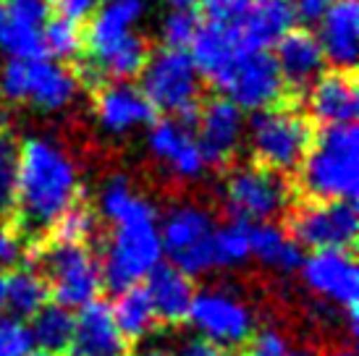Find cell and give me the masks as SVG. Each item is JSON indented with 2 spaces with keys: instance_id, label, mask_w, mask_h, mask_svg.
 I'll use <instances>...</instances> for the list:
<instances>
[{
  "instance_id": "1",
  "label": "cell",
  "mask_w": 359,
  "mask_h": 356,
  "mask_svg": "<svg viewBox=\"0 0 359 356\" xmlns=\"http://www.w3.org/2000/svg\"><path fill=\"white\" fill-rule=\"evenodd\" d=\"M79 165L58 139L27 137L19 142V181L13 207L19 212L21 231H50L53 223L79 202Z\"/></svg>"
},
{
  "instance_id": "2",
  "label": "cell",
  "mask_w": 359,
  "mask_h": 356,
  "mask_svg": "<svg viewBox=\"0 0 359 356\" xmlns=\"http://www.w3.org/2000/svg\"><path fill=\"white\" fill-rule=\"evenodd\" d=\"M299 186L309 199H354L359 189V134L354 123L323 126L299 163Z\"/></svg>"
},
{
  "instance_id": "3",
  "label": "cell",
  "mask_w": 359,
  "mask_h": 356,
  "mask_svg": "<svg viewBox=\"0 0 359 356\" xmlns=\"http://www.w3.org/2000/svg\"><path fill=\"white\" fill-rule=\"evenodd\" d=\"M110 226L113 231L105 238V252L100 259L102 286H108L110 291L140 286L163 259L158 212L150 210Z\"/></svg>"
},
{
  "instance_id": "4",
  "label": "cell",
  "mask_w": 359,
  "mask_h": 356,
  "mask_svg": "<svg viewBox=\"0 0 359 356\" xmlns=\"http://www.w3.org/2000/svg\"><path fill=\"white\" fill-rule=\"evenodd\" d=\"M81 79L60 60L8 58L0 66V97L42 113H60L79 97Z\"/></svg>"
},
{
  "instance_id": "5",
  "label": "cell",
  "mask_w": 359,
  "mask_h": 356,
  "mask_svg": "<svg viewBox=\"0 0 359 356\" xmlns=\"http://www.w3.org/2000/svg\"><path fill=\"white\" fill-rule=\"evenodd\" d=\"M142 92L152 102L155 110L170 113L173 118L191 123L200 108L202 76L189 50L181 48H158L147 55L140 71Z\"/></svg>"
},
{
  "instance_id": "6",
  "label": "cell",
  "mask_w": 359,
  "mask_h": 356,
  "mask_svg": "<svg viewBox=\"0 0 359 356\" xmlns=\"http://www.w3.org/2000/svg\"><path fill=\"white\" fill-rule=\"evenodd\" d=\"M312 126L304 113L291 105H270L255 110L247 121V142L255 163L278 173L297 170L312 142Z\"/></svg>"
},
{
  "instance_id": "7",
  "label": "cell",
  "mask_w": 359,
  "mask_h": 356,
  "mask_svg": "<svg viewBox=\"0 0 359 356\" xmlns=\"http://www.w3.org/2000/svg\"><path fill=\"white\" fill-rule=\"evenodd\" d=\"M223 207L236 223H268L291 205V184L283 173L259 163L236 165L220 186Z\"/></svg>"
},
{
  "instance_id": "8",
  "label": "cell",
  "mask_w": 359,
  "mask_h": 356,
  "mask_svg": "<svg viewBox=\"0 0 359 356\" xmlns=\"http://www.w3.org/2000/svg\"><path fill=\"white\" fill-rule=\"evenodd\" d=\"M40 265L55 304L66 309H81L100 296L102 270L100 259L87 244H63L50 241L40 254Z\"/></svg>"
},
{
  "instance_id": "9",
  "label": "cell",
  "mask_w": 359,
  "mask_h": 356,
  "mask_svg": "<svg viewBox=\"0 0 359 356\" xmlns=\"http://www.w3.org/2000/svg\"><path fill=\"white\" fill-rule=\"evenodd\" d=\"M187 320L200 338L229 348L244 346L257 330V315L252 304L229 286H208L197 291Z\"/></svg>"
},
{
  "instance_id": "10",
  "label": "cell",
  "mask_w": 359,
  "mask_h": 356,
  "mask_svg": "<svg viewBox=\"0 0 359 356\" xmlns=\"http://www.w3.org/2000/svg\"><path fill=\"white\" fill-rule=\"evenodd\" d=\"M289 233L299 247L312 252L320 249H346L357 244L359 215L354 199H309L291 212Z\"/></svg>"
},
{
  "instance_id": "11",
  "label": "cell",
  "mask_w": 359,
  "mask_h": 356,
  "mask_svg": "<svg viewBox=\"0 0 359 356\" xmlns=\"http://www.w3.org/2000/svg\"><path fill=\"white\" fill-rule=\"evenodd\" d=\"M302 283L320 304L357 315L359 294V270L357 262L346 249H320L302 259L299 270Z\"/></svg>"
},
{
  "instance_id": "12",
  "label": "cell",
  "mask_w": 359,
  "mask_h": 356,
  "mask_svg": "<svg viewBox=\"0 0 359 356\" xmlns=\"http://www.w3.org/2000/svg\"><path fill=\"white\" fill-rule=\"evenodd\" d=\"M223 97H229L241 110H262L280 102L286 84L280 79L276 58L268 50L247 48L231 69L229 79L223 81Z\"/></svg>"
},
{
  "instance_id": "13",
  "label": "cell",
  "mask_w": 359,
  "mask_h": 356,
  "mask_svg": "<svg viewBox=\"0 0 359 356\" xmlns=\"http://www.w3.org/2000/svg\"><path fill=\"white\" fill-rule=\"evenodd\" d=\"M197 123V144L208 165H229L239 155L244 137H247V118L239 105L229 97H212L202 102L194 116Z\"/></svg>"
},
{
  "instance_id": "14",
  "label": "cell",
  "mask_w": 359,
  "mask_h": 356,
  "mask_svg": "<svg viewBox=\"0 0 359 356\" xmlns=\"http://www.w3.org/2000/svg\"><path fill=\"white\" fill-rule=\"evenodd\" d=\"M147 147L152 158L179 181H197L208 170L197 137L189 131V123L179 118L158 121V123L152 121L147 131Z\"/></svg>"
},
{
  "instance_id": "15",
  "label": "cell",
  "mask_w": 359,
  "mask_h": 356,
  "mask_svg": "<svg viewBox=\"0 0 359 356\" xmlns=\"http://www.w3.org/2000/svg\"><path fill=\"white\" fill-rule=\"evenodd\" d=\"M0 50L8 58H45L42 29L50 19V0H0Z\"/></svg>"
},
{
  "instance_id": "16",
  "label": "cell",
  "mask_w": 359,
  "mask_h": 356,
  "mask_svg": "<svg viewBox=\"0 0 359 356\" xmlns=\"http://www.w3.org/2000/svg\"><path fill=\"white\" fill-rule=\"evenodd\" d=\"M155 113L158 110L144 97V92L129 81H108L95 95V118L100 129L113 137H126L131 131L150 126Z\"/></svg>"
},
{
  "instance_id": "17",
  "label": "cell",
  "mask_w": 359,
  "mask_h": 356,
  "mask_svg": "<svg viewBox=\"0 0 359 356\" xmlns=\"http://www.w3.org/2000/svg\"><path fill=\"white\" fill-rule=\"evenodd\" d=\"M189 48V55L197 71H200V76L208 79L212 87L220 89L223 81L229 79L231 69L236 66L239 55L247 50V45L241 42L236 24L208 21V24H200Z\"/></svg>"
},
{
  "instance_id": "18",
  "label": "cell",
  "mask_w": 359,
  "mask_h": 356,
  "mask_svg": "<svg viewBox=\"0 0 359 356\" xmlns=\"http://www.w3.org/2000/svg\"><path fill=\"white\" fill-rule=\"evenodd\" d=\"M66 356H129V341L118 330L105 301H90L74 317Z\"/></svg>"
},
{
  "instance_id": "19",
  "label": "cell",
  "mask_w": 359,
  "mask_h": 356,
  "mask_svg": "<svg viewBox=\"0 0 359 356\" xmlns=\"http://www.w3.org/2000/svg\"><path fill=\"white\" fill-rule=\"evenodd\" d=\"M318 42L328 63L339 71H354L359 55V3L330 0L318 19Z\"/></svg>"
},
{
  "instance_id": "20",
  "label": "cell",
  "mask_w": 359,
  "mask_h": 356,
  "mask_svg": "<svg viewBox=\"0 0 359 356\" xmlns=\"http://www.w3.org/2000/svg\"><path fill=\"white\" fill-rule=\"evenodd\" d=\"M307 110L309 118L320 126L336 123H354L359 110L357 81L351 71H330L320 74L307 87Z\"/></svg>"
},
{
  "instance_id": "21",
  "label": "cell",
  "mask_w": 359,
  "mask_h": 356,
  "mask_svg": "<svg viewBox=\"0 0 359 356\" xmlns=\"http://www.w3.org/2000/svg\"><path fill=\"white\" fill-rule=\"evenodd\" d=\"M273 58H276L283 84L294 92H304L325 71V63H328L318 37L312 32L297 29V27L276 42Z\"/></svg>"
},
{
  "instance_id": "22",
  "label": "cell",
  "mask_w": 359,
  "mask_h": 356,
  "mask_svg": "<svg viewBox=\"0 0 359 356\" xmlns=\"http://www.w3.org/2000/svg\"><path fill=\"white\" fill-rule=\"evenodd\" d=\"M158 228L163 254H170L173 265H179L194 249H200L205 238L215 231V218L202 205L184 202V205L168 210V215L158 220Z\"/></svg>"
},
{
  "instance_id": "23",
  "label": "cell",
  "mask_w": 359,
  "mask_h": 356,
  "mask_svg": "<svg viewBox=\"0 0 359 356\" xmlns=\"http://www.w3.org/2000/svg\"><path fill=\"white\" fill-rule=\"evenodd\" d=\"M297 19L299 16L294 0H250V6L233 24L247 48L268 50L297 27Z\"/></svg>"
},
{
  "instance_id": "24",
  "label": "cell",
  "mask_w": 359,
  "mask_h": 356,
  "mask_svg": "<svg viewBox=\"0 0 359 356\" xmlns=\"http://www.w3.org/2000/svg\"><path fill=\"white\" fill-rule=\"evenodd\" d=\"M144 280H147L144 291L150 294L158 322H165V325L184 322L187 315H189L191 299L197 294L191 278L170 262V265H158Z\"/></svg>"
},
{
  "instance_id": "25",
  "label": "cell",
  "mask_w": 359,
  "mask_h": 356,
  "mask_svg": "<svg viewBox=\"0 0 359 356\" xmlns=\"http://www.w3.org/2000/svg\"><path fill=\"white\" fill-rule=\"evenodd\" d=\"M144 13H147V0H102L90 16V27L84 32L87 53L134 34L140 29Z\"/></svg>"
},
{
  "instance_id": "26",
  "label": "cell",
  "mask_w": 359,
  "mask_h": 356,
  "mask_svg": "<svg viewBox=\"0 0 359 356\" xmlns=\"http://www.w3.org/2000/svg\"><path fill=\"white\" fill-rule=\"evenodd\" d=\"M150 55V48L140 32H134L129 37L118 42H110L100 50H92L90 60H87V76L92 81H131L140 76L144 60Z\"/></svg>"
},
{
  "instance_id": "27",
  "label": "cell",
  "mask_w": 359,
  "mask_h": 356,
  "mask_svg": "<svg viewBox=\"0 0 359 356\" xmlns=\"http://www.w3.org/2000/svg\"><path fill=\"white\" fill-rule=\"evenodd\" d=\"M250 236V259H257L262 267H268L278 275H291L302 265V247L294 241L286 228L268 223H247Z\"/></svg>"
},
{
  "instance_id": "28",
  "label": "cell",
  "mask_w": 359,
  "mask_h": 356,
  "mask_svg": "<svg viewBox=\"0 0 359 356\" xmlns=\"http://www.w3.org/2000/svg\"><path fill=\"white\" fill-rule=\"evenodd\" d=\"M118 296L113 301V320L118 330L123 333L126 341H144L152 330L158 327V315L150 301V294L144 291V286H129L123 291H116Z\"/></svg>"
},
{
  "instance_id": "29",
  "label": "cell",
  "mask_w": 359,
  "mask_h": 356,
  "mask_svg": "<svg viewBox=\"0 0 359 356\" xmlns=\"http://www.w3.org/2000/svg\"><path fill=\"white\" fill-rule=\"evenodd\" d=\"M48 283L45 278L32 270V267H13V275L6 278V299L3 307H8V312L19 320L37 315L45 304H48Z\"/></svg>"
},
{
  "instance_id": "30",
  "label": "cell",
  "mask_w": 359,
  "mask_h": 356,
  "mask_svg": "<svg viewBox=\"0 0 359 356\" xmlns=\"http://www.w3.org/2000/svg\"><path fill=\"white\" fill-rule=\"evenodd\" d=\"M29 333L34 348L60 354V351H66L71 333H74V315H71V309L60 307V304H45L37 315H32Z\"/></svg>"
},
{
  "instance_id": "31",
  "label": "cell",
  "mask_w": 359,
  "mask_h": 356,
  "mask_svg": "<svg viewBox=\"0 0 359 356\" xmlns=\"http://www.w3.org/2000/svg\"><path fill=\"white\" fill-rule=\"evenodd\" d=\"M210 252H212V267L215 270H233V267L244 265L250 259L247 223L231 220L229 226H215L212 241H210Z\"/></svg>"
},
{
  "instance_id": "32",
  "label": "cell",
  "mask_w": 359,
  "mask_h": 356,
  "mask_svg": "<svg viewBox=\"0 0 359 356\" xmlns=\"http://www.w3.org/2000/svg\"><path fill=\"white\" fill-rule=\"evenodd\" d=\"M42 50H45V58L53 60L76 58L84 50V34L79 29V21L63 19V16L48 19L42 29Z\"/></svg>"
},
{
  "instance_id": "33",
  "label": "cell",
  "mask_w": 359,
  "mask_h": 356,
  "mask_svg": "<svg viewBox=\"0 0 359 356\" xmlns=\"http://www.w3.org/2000/svg\"><path fill=\"white\" fill-rule=\"evenodd\" d=\"M53 241H63V244H87L97 233V215L92 207H84L76 202L69 212H63L55 223H53Z\"/></svg>"
},
{
  "instance_id": "34",
  "label": "cell",
  "mask_w": 359,
  "mask_h": 356,
  "mask_svg": "<svg viewBox=\"0 0 359 356\" xmlns=\"http://www.w3.org/2000/svg\"><path fill=\"white\" fill-rule=\"evenodd\" d=\"M19 181V139L0 126V218L13 210Z\"/></svg>"
},
{
  "instance_id": "35",
  "label": "cell",
  "mask_w": 359,
  "mask_h": 356,
  "mask_svg": "<svg viewBox=\"0 0 359 356\" xmlns=\"http://www.w3.org/2000/svg\"><path fill=\"white\" fill-rule=\"evenodd\" d=\"M200 29V19L194 11H168L160 21V42L165 48L187 50Z\"/></svg>"
},
{
  "instance_id": "36",
  "label": "cell",
  "mask_w": 359,
  "mask_h": 356,
  "mask_svg": "<svg viewBox=\"0 0 359 356\" xmlns=\"http://www.w3.org/2000/svg\"><path fill=\"white\" fill-rule=\"evenodd\" d=\"M32 348L29 325L13 315H0V356H27Z\"/></svg>"
},
{
  "instance_id": "37",
  "label": "cell",
  "mask_w": 359,
  "mask_h": 356,
  "mask_svg": "<svg viewBox=\"0 0 359 356\" xmlns=\"http://www.w3.org/2000/svg\"><path fill=\"white\" fill-rule=\"evenodd\" d=\"M27 257V238L24 231L13 223L0 220V270H13L21 267Z\"/></svg>"
},
{
  "instance_id": "38",
  "label": "cell",
  "mask_w": 359,
  "mask_h": 356,
  "mask_svg": "<svg viewBox=\"0 0 359 356\" xmlns=\"http://www.w3.org/2000/svg\"><path fill=\"white\" fill-rule=\"evenodd\" d=\"M250 351L247 356H286L289 354V341L276 327H262L255 330V336L247 341Z\"/></svg>"
},
{
  "instance_id": "39",
  "label": "cell",
  "mask_w": 359,
  "mask_h": 356,
  "mask_svg": "<svg viewBox=\"0 0 359 356\" xmlns=\"http://www.w3.org/2000/svg\"><path fill=\"white\" fill-rule=\"evenodd\" d=\"M200 3L210 21H229V24H233L250 6V0H200Z\"/></svg>"
},
{
  "instance_id": "40",
  "label": "cell",
  "mask_w": 359,
  "mask_h": 356,
  "mask_svg": "<svg viewBox=\"0 0 359 356\" xmlns=\"http://www.w3.org/2000/svg\"><path fill=\"white\" fill-rule=\"evenodd\" d=\"M102 0H50V6L58 11V16L71 21H84L90 19L92 13L97 11Z\"/></svg>"
},
{
  "instance_id": "41",
  "label": "cell",
  "mask_w": 359,
  "mask_h": 356,
  "mask_svg": "<svg viewBox=\"0 0 359 356\" xmlns=\"http://www.w3.org/2000/svg\"><path fill=\"white\" fill-rule=\"evenodd\" d=\"M179 356H239L233 348L220 346V343H212V341H205V338H191L181 346Z\"/></svg>"
},
{
  "instance_id": "42",
  "label": "cell",
  "mask_w": 359,
  "mask_h": 356,
  "mask_svg": "<svg viewBox=\"0 0 359 356\" xmlns=\"http://www.w3.org/2000/svg\"><path fill=\"white\" fill-rule=\"evenodd\" d=\"M330 0H294V8H297V16L307 21H318L320 13L328 8Z\"/></svg>"
},
{
  "instance_id": "43",
  "label": "cell",
  "mask_w": 359,
  "mask_h": 356,
  "mask_svg": "<svg viewBox=\"0 0 359 356\" xmlns=\"http://www.w3.org/2000/svg\"><path fill=\"white\" fill-rule=\"evenodd\" d=\"M168 11H194L200 0H160Z\"/></svg>"
},
{
  "instance_id": "44",
  "label": "cell",
  "mask_w": 359,
  "mask_h": 356,
  "mask_svg": "<svg viewBox=\"0 0 359 356\" xmlns=\"http://www.w3.org/2000/svg\"><path fill=\"white\" fill-rule=\"evenodd\" d=\"M286 356H318V354H315L312 348L302 346V348H289V354H286Z\"/></svg>"
},
{
  "instance_id": "45",
  "label": "cell",
  "mask_w": 359,
  "mask_h": 356,
  "mask_svg": "<svg viewBox=\"0 0 359 356\" xmlns=\"http://www.w3.org/2000/svg\"><path fill=\"white\" fill-rule=\"evenodd\" d=\"M328 356H357L354 354V348H349V346H341V348H333Z\"/></svg>"
},
{
  "instance_id": "46",
  "label": "cell",
  "mask_w": 359,
  "mask_h": 356,
  "mask_svg": "<svg viewBox=\"0 0 359 356\" xmlns=\"http://www.w3.org/2000/svg\"><path fill=\"white\" fill-rule=\"evenodd\" d=\"M3 299H6V275L0 270V309H3Z\"/></svg>"
},
{
  "instance_id": "47",
  "label": "cell",
  "mask_w": 359,
  "mask_h": 356,
  "mask_svg": "<svg viewBox=\"0 0 359 356\" xmlns=\"http://www.w3.org/2000/svg\"><path fill=\"white\" fill-rule=\"evenodd\" d=\"M27 356H58V354H53V351H45V348H32Z\"/></svg>"
},
{
  "instance_id": "48",
  "label": "cell",
  "mask_w": 359,
  "mask_h": 356,
  "mask_svg": "<svg viewBox=\"0 0 359 356\" xmlns=\"http://www.w3.org/2000/svg\"><path fill=\"white\" fill-rule=\"evenodd\" d=\"M140 356H168L165 351H144V354H140Z\"/></svg>"
}]
</instances>
